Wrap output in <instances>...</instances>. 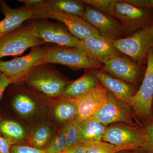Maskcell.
<instances>
[{
  "mask_svg": "<svg viewBox=\"0 0 153 153\" xmlns=\"http://www.w3.org/2000/svg\"><path fill=\"white\" fill-rule=\"evenodd\" d=\"M24 82L30 87L51 97L61 96L69 83L60 76L54 63H52L34 66L26 75Z\"/></svg>",
  "mask_w": 153,
  "mask_h": 153,
  "instance_id": "obj_1",
  "label": "cell"
},
{
  "mask_svg": "<svg viewBox=\"0 0 153 153\" xmlns=\"http://www.w3.org/2000/svg\"><path fill=\"white\" fill-rule=\"evenodd\" d=\"M49 49L48 47L37 46L31 48L30 52L24 57H16L10 61L0 60L1 71L8 77L12 83H22L33 67L47 63Z\"/></svg>",
  "mask_w": 153,
  "mask_h": 153,
  "instance_id": "obj_2",
  "label": "cell"
},
{
  "mask_svg": "<svg viewBox=\"0 0 153 153\" xmlns=\"http://www.w3.org/2000/svg\"><path fill=\"white\" fill-rule=\"evenodd\" d=\"M110 41L118 51L142 65L147 63L149 51L153 47V25L138 30L129 37Z\"/></svg>",
  "mask_w": 153,
  "mask_h": 153,
  "instance_id": "obj_3",
  "label": "cell"
},
{
  "mask_svg": "<svg viewBox=\"0 0 153 153\" xmlns=\"http://www.w3.org/2000/svg\"><path fill=\"white\" fill-rule=\"evenodd\" d=\"M46 2L41 5L30 7L33 11L32 19H56L63 23L72 36L81 41L91 37L99 39L102 38L96 28L81 17L52 12L46 7Z\"/></svg>",
  "mask_w": 153,
  "mask_h": 153,
  "instance_id": "obj_4",
  "label": "cell"
},
{
  "mask_svg": "<svg viewBox=\"0 0 153 153\" xmlns=\"http://www.w3.org/2000/svg\"><path fill=\"white\" fill-rule=\"evenodd\" d=\"M46 43L33 33L30 25L20 26L0 38V59L6 56L22 55L29 48Z\"/></svg>",
  "mask_w": 153,
  "mask_h": 153,
  "instance_id": "obj_5",
  "label": "cell"
},
{
  "mask_svg": "<svg viewBox=\"0 0 153 153\" xmlns=\"http://www.w3.org/2000/svg\"><path fill=\"white\" fill-rule=\"evenodd\" d=\"M147 66L139 89L133 97L131 105L136 115L146 124L152 120L153 102V47L148 54Z\"/></svg>",
  "mask_w": 153,
  "mask_h": 153,
  "instance_id": "obj_6",
  "label": "cell"
},
{
  "mask_svg": "<svg viewBox=\"0 0 153 153\" xmlns=\"http://www.w3.org/2000/svg\"><path fill=\"white\" fill-rule=\"evenodd\" d=\"M30 25L34 34L46 43L50 42L61 47L83 49L82 41L72 36L64 25L52 23L47 19H35Z\"/></svg>",
  "mask_w": 153,
  "mask_h": 153,
  "instance_id": "obj_7",
  "label": "cell"
},
{
  "mask_svg": "<svg viewBox=\"0 0 153 153\" xmlns=\"http://www.w3.org/2000/svg\"><path fill=\"white\" fill-rule=\"evenodd\" d=\"M47 63H57L73 69H97L101 63L86 55L83 49L76 47H49Z\"/></svg>",
  "mask_w": 153,
  "mask_h": 153,
  "instance_id": "obj_8",
  "label": "cell"
},
{
  "mask_svg": "<svg viewBox=\"0 0 153 153\" xmlns=\"http://www.w3.org/2000/svg\"><path fill=\"white\" fill-rule=\"evenodd\" d=\"M102 140L114 145L117 152L135 150L141 148L145 142L144 129L111 126L107 128L102 139Z\"/></svg>",
  "mask_w": 153,
  "mask_h": 153,
  "instance_id": "obj_9",
  "label": "cell"
},
{
  "mask_svg": "<svg viewBox=\"0 0 153 153\" xmlns=\"http://www.w3.org/2000/svg\"><path fill=\"white\" fill-rule=\"evenodd\" d=\"M114 17L121 22L126 33L136 32L152 24L153 11L118 1L115 6Z\"/></svg>",
  "mask_w": 153,
  "mask_h": 153,
  "instance_id": "obj_10",
  "label": "cell"
},
{
  "mask_svg": "<svg viewBox=\"0 0 153 153\" xmlns=\"http://www.w3.org/2000/svg\"><path fill=\"white\" fill-rule=\"evenodd\" d=\"M87 5L82 18L96 28L102 38L113 41L122 38L126 32L121 24L112 17Z\"/></svg>",
  "mask_w": 153,
  "mask_h": 153,
  "instance_id": "obj_11",
  "label": "cell"
},
{
  "mask_svg": "<svg viewBox=\"0 0 153 153\" xmlns=\"http://www.w3.org/2000/svg\"><path fill=\"white\" fill-rule=\"evenodd\" d=\"M108 95V90L98 83L95 88L81 98H71L78 110V116L76 121L81 122L96 114L106 103Z\"/></svg>",
  "mask_w": 153,
  "mask_h": 153,
  "instance_id": "obj_12",
  "label": "cell"
},
{
  "mask_svg": "<svg viewBox=\"0 0 153 153\" xmlns=\"http://www.w3.org/2000/svg\"><path fill=\"white\" fill-rule=\"evenodd\" d=\"M103 71L125 82L135 83L146 67L120 56L113 57L104 63Z\"/></svg>",
  "mask_w": 153,
  "mask_h": 153,
  "instance_id": "obj_13",
  "label": "cell"
},
{
  "mask_svg": "<svg viewBox=\"0 0 153 153\" xmlns=\"http://www.w3.org/2000/svg\"><path fill=\"white\" fill-rule=\"evenodd\" d=\"M91 70L102 85L109 91L117 99L124 104L131 105L133 97L136 93L132 85L111 76L104 71L96 69Z\"/></svg>",
  "mask_w": 153,
  "mask_h": 153,
  "instance_id": "obj_14",
  "label": "cell"
},
{
  "mask_svg": "<svg viewBox=\"0 0 153 153\" xmlns=\"http://www.w3.org/2000/svg\"><path fill=\"white\" fill-rule=\"evenodd\" d=\"M122 103L111 92H108L105 104L96 114L89 118L97 121L106 126L109 124L117 122L127 123L129 114L126 107L122 104Z\"/></svg>",
  "mask_w": 153,
  "mask_h": 153,
  "instance_id": "obj_15",
  "label": "cell"
},
{
  "mask_svg": "<svg viewBox=\"0 0 153 153\" xmlns=\"http://www.w3.org/2000/svg\"><path fill=\"white\" fill-rule=\"evenodd\" d=\"M1 12L5 18L0 21V38L14 31L27 20L32 19L33 11L30 8L23 7L13 9L5 1H0Z\"/></svg>",
  "mask_w": 153,
  "mask_h": 153,
  "instance_id": "obj_16",
  "label": "cell"
},
{
  "mask_svg": "<svg viewBox=\"0 0 153 153\" xmlns=\"http://www.w3.org/2000/svg\"><path fill=\"white\" fill-rule=\"evenodd\" d=\"M83 50L88 56L104 64L113 57L120 56L112 43L104 38L88 37L82 41Z\"/></svg>",
  "mask_w": 153,
  "mask_h": 153,
  "instance_id": "obj_17",
  "label": "cell"
},
{
  "mask_svg": "<svg viewBox=\"0 0 153 153\" xmlns=\"http://www.w3.org/2000/svg\"><path fill=\"white\" fill-rule=\"evenodd\" d=\"M98 79L91 72H88L79 79L68 83L61 96L79 99L85 95L98 85Z\"/></svg>",
  "mask_w": 153,
  "mask_h": 153,
  "instance_id": "obj_18",
  "label": "cell"
},
{
  "mask_svg": "<svg viewBox=\"0 0 153 153\" xmlns=\"http://www.w3.org/2000/svg\"><path fill=\"white\" fill-rule=\"evenodd\" d=\"M80 143L102 141V139L107 128L97 121L88 118L78 123Z\"/></svg>",
  "mask_w": 153,
  "mask_h": 153,
  "instance_id": "obj_19",
  "label": "cell"
},
{
  "mask_svg": "<svg viewBox=\"0 0 153 153\" xmlns=\"http://www.w3.org/2000/svg\"><path fill=\"white\" fill-rule=\"evenodd\" d=\"M46 7L49 10L57 13L81 17L85 11L84 3L75 0H50L47 1Z\"/></svg>",
  "mask_w": 153,
  "mask_h": 153,
  "instance_id": "obj_20",
  "label": "cell"
},
{
  "mask_svg": "<svg viewBox=\"0 0 153 153\" xmlns=\"http://www.w3.org/2000/svg\"><path fill=\"white\" fill-rule=\"evenodd\" d=\"M62 97L55 107L54 116L58 121L61 123L70 122L76 119L78 111L75 103L71 98Z\"/></svg>",
  "mask_w": 153,
  "mask_h": 153,
  "instance_id": "obj_21",
  "label": "cell"
},
{
  "mask_svg": "<svg viewBox=\"0 0 153 153\" xmlns=\"http://www.w3.org/2000/svg\"><path fill=\"white\" fill-rule=\"evenodd\" d=\"M0 134L13 143L25 139L26 134L21 125L14 121L5 120L0 121Z\"/></svg>",
  "mask_w": 153,
  "mask_h": 153,
  "instance_id": "obj_22",
  "label": "cell"
},
{
  "mask_svg": "<svg viewBox=\"0 0 153 153\" xmlns=\"http://www.w3.org/2000/svg\"><path fill=\"white\" fill-rule=\"evenodd\" d=\"M12 104L16 112L24 117L31 116L36 111L35 101L26 94H17L14 97Z\"/></svg>",
  "mask_w": 153,
  "mask_h": 153,
  "instance_id": "obj_23",
  "label": "cell"
},
{
  "mask_svg": "<svg viewBox=\"0 0 153 153\" xmlns=\"http://www.w3.org/2000/svg\"><path fill=\"white\" fill-rule=\"evenodd\" d=\"M82 2L100 12L111 17H114V9L117 0H82Z\"/></svg>",
  "mask_w": 153,
  "mask_h": 153,
  "instance_id": "obj_24",
  "label": "cell"
},
{
  "mask_svg": "<svg viewBox=\"0 0 153 153\" xmlns=\"http://www.w3.org/2000/svg\"><path fill=\"white\" fill-rule=\"evenodd\" d=\"M51 130L47 126H41L32 134L31 143L34 148L41 149V148L46 145L51 135Z\"/></svg>",
  "mask_w": 153,
  "mask_h": 153,
  "instance_id": "obj_25",
  "label": "cell"
},
{
  "mask_svg": "<svg viewBox=\"0 0 153 153\" xmlns=\"http://www.w3.org/2000/svg\"><path fill=\"white\" fill-rule=\"evenodd\" d=\"M64 128L66 132V149H70L80 143L78 123L76 120L69 122Z\"/></svg>",
  "mask_w": 153,
  "mask_h": 153,
  "instance_id": "obj_26",
  "label": "cell"
},
{
  "mask_svg": "<svg viewBox=\"0 0 153 153\" xmlns=\"http://www.w3.org/2000/svg\"><path fill=\"white\" fill-rule=\"evenodd\" d=\"M85 153H115L114 145L105 142H94L84 143Z\"/></svg>",
  "mask_w": 153,
  "mask_h": 153,
  "instance_id": "obj_27",
  "label": "cell"
},
{
  "mask_svg": "<svg viewBox=\"0 0 153 153\" xmlns=\"http://www.w3.org/2000/svg\"><path fill=\"white\" fill-rule=\"evenodd\" d=\"M66 132L65 128L54 139L47 149L45 153H58L66 150Z\"/></svg>",
  "mask_w": 153,
  "mask_h": 153,
  "instance_id": "obj_28",
  "label": "cell"
},
{
  "mask_svg": "<svg viewBox=\"0 0 153 153\" xmlns=\"http://www.w3.org/2000/svg\"><path fill=\"white\" fill-rule=\"evenodd\" d=\"M143 129L145 141L141 148L153 153V121L146 123Z\"/></svg>",
  "mask_w": 153,
  "mask_h": 153,
  "instance_id": "obj_29",
  "label": "cell"
},
{
  "mask_svg": "<svg viewBox=\"0 0 153 153\" xmlns=\"http://www.w3.org/2000/svg\"><path fill=\"white\" fill-rule=\"evenodd\" d=\"M10 153H45V151L28 146L14 145L11 146Z\"/></svg>",
  "mask_w": 153,
  "mask_h": 153,
  "instance_id": "obj_30",
  "label": "cell"
},
{
  "mask_svg": "<svg viewBox=\"0 0 153 153\" xmlns=\"http://www.w3.org/2000/svg\"><path fill=\"white\" fill-rule=\"evenodd\" d=\"M13 144L10 140L0 134V153H10L11 145Z\"/></svg>",
  "mask_w": 153,
  "mask_h": 153,
  "instance_id": "obj_31",
  "label": "cell"
},
{
  "mask_svg": "<svg viewBox=\"0 0 153 153\" xmlns=\"http://www.w3.org/2000/svg\"><path fill=\"white\" fill-rule=\"evenodd\" d=\"M12 83L8 77L3 73L0 74V100L7 87Z\"/></svg>",
  "mask_w": 153,
  "mask_h": 153,
  "instance_id": "obj_32",
  "label": "cell"
},
{
  "mask_svg": "<svg viewBox=\"0 0 153 153\" xmlns=\"http://www.w3.org/2000/svg\"><path fill=\"white\" fill-rule=\"evenodd\" d=\"M58 153H85V145L83 143H79L70 149Z\"/></svg>",
  "mask_w": 153,
  "mask_h": 153,
  "instance_id": "obj_33",
  "label": "cell"
},
{
  "mask_svg": "<svg viewBox=\"0 0 153 153\" xmlns=\"http://www.w3.org/2000/svg\"><path fill=\"white\" fill-rule=\"evenodd\" d=\"M19 1L23 3L25 7L30 8L41 5L47 1L45 0H19Z\"/></svg>",
  "mask_w": 153,
  "mask_h": 153,
  "instance_id": "obj_34",
  "label": "cell"
},
{
  "mask_svg": "<svg viewBox=\"0 0 153 153\" xmlns=\"http://www.w3.org/2000/svg\"><path fill=\"white\" fill-rule=\"evenodd\" d=\"M132 153H153L149 151L146 150L145 149H143L142 148H140L139 149H137L133 151Z\"/></svg>",
  "mask_w": 153,
  "mask_h": 153,
  "instance_id": "obj_35",
  "label": "cell"
},
{
  "mask_svg": "<svg viewBox=\"0 0 153 153\" xmlns=\"http://www.w3.org/2000/svg\"><path fill=\"white\" fill-rule=\"evenodd\" d=\"M152 120L153 121V108H152Z\"/></svg>",
  "mask_w": 153,
  "mask_h": 153,
  "instance_id": "obj_36",
  "label": "cell"
},
{
  "mask_svg": "<svg viewBox=\"0 0 153 153\" xmlns=\"http://www.w3.org/2000/svg\"><path fill=\"white\" fill-rule=\"evenodd\" d=\"M1 73V68H0V74Z\"/></svg>",
  "mask_w": 153,
  "mask_h": 153,
  "instance_id": "obj_37",
  "label": "cell"
},
{
  "mask_svg": "<svg viewBox=\"0 0 153 153\" xmlns=\"http://www.w3.org/2000/svg\"><path fill=\"white\" fill-rule=\"evenodd\" d=\"M152 24H153V22Z\"/></svg>",
  "mask_w": 153,
  "mask_h": 153,
  "instance_id": "obj_38",
  "label": "cell"
},
{
  "mask_svg": "<svg viewBox=\"0 0 153 153\" xmlns=\"http://www.w3.org/2000/svg\"></svg>",
  "mask_w": 153,
  "mask_h": 153,
  "instance_id": "obj_39",
  "label": "cell"
}]
</instances>
